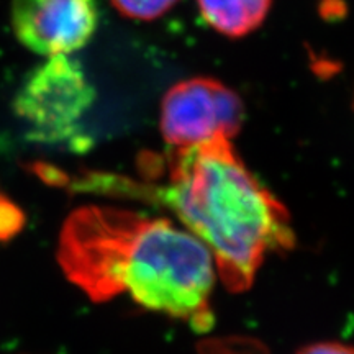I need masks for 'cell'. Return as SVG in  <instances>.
<instances>
[{"label": "cell", "instance_id": "1", "mask_svg": "<svg viewBox=\"0 0 354 354\" xmlns=\"http://www.w3.org/2000/svg\"><path fill=\"white\" fill-rule=\"evenodd\" d=\"M57 263L94 302L128 294L141 307L205 331L214 323L209 248L167 218L87 205L64 221Z\"/></svg>", "mask_w": 354, "mask_h": 354}, {"label": "cell", "instance_id": "2", "mask_svg": "<svg viewBox=\"0 0 354 354\" xmlns=\"http://www.w3.org/2000/svg\"><path fill=\"white\" fill-rule=\"evenodd\" d=\"M143 171L165 183L141 185L136 194L171 209L209 248L230 292L250 289L268 254L295 245L289 212L248 171L230 140L172 148L165 158H146Z\"/></svg>", "mask_w": 354, "mask_h": 354}, {"label": "cell", "instance_id": "3", "mask_svg": "<svg viewBox=\"0 0 354 354\" xmlns=\"http://www.w3.org/2000/svg\"><path fill=\"white\" fill-rule=\"evenodd\" d=\"M94 95L76 61L53 56L30 73L13 105L37 140L81 145L79 123L92 107Z\"/></svg>", "mask_w": 354, "mask_h": 354}, {"label": "cell", "instance_id": "4", "mask_svg": "<svg viewBox=\"0 0 354 354\" xmlns=\"http://www.w3.org/2000/svg\"><path fill=\"white\" fill-rule=\"evenodd\" d=\"M243 117V104L232 88L214 79L196 77L169 88L161 104L159 128L172 148H189L233 138Z\"/></svg>", "mask_w": 354, "mask_h": 354}, {"label": "cell", "instance_id": "5", "mask_svg": "<svg viewBox=\"0 0 354 354\" xmlns=\"http://www.w3.org/2000/svg\"><path fill=\"white\" fill-rule=\"evenodd\" d=\"M95 0H13L12 28L19 41L44 57L69 56L94 37Z\"/></svg>", "mask_w": 354, "mask_h": 354}, {"label": "cell", "instance_id": "6", "mask_svg": "<svg viewBox=\"0 0 354 354\" xmlns=\"http://www.w3.org/2000/svg\"><path fill=\"white\" fill-rule=\"evenodd\" d=\"M272 0H197L203 20L225 37L254 32L268 17Z\"/></svg>", "mask_w": 354, "mask_h": 354}, {"label": "cell", "instance_id": "7", "mask_svg": "<svg viewBox=\"0 0 354 354\" xmlns=\"http://www.w3.org/2000/svg\"><path fill=\"white\" fill-rule=\"evenodd\" d=\"M125 17L136 20H154L169 12L177 0H110Z\"/></svg>", "mask_w": 354, "mask_h": 354}, {"label": "cell", "instance_id": "8", "mask_svg": "<svg viewBox=\"0 0 354 354\" xmlns=\"http://www.w3.org/2000/svg\"><path fill=\"white\" fill-rule=\"evenodd\" d=\"M25 216L10 198L0 194V241L10 240L24 227Z\"/></svg>", "mask_w": 354, "mask_h": 354}, {"label": "cell", "instance_id": "9", "mask_svg": "<svg viewBox=\"0 0 354 354\" xmlns=\"http://www.w3.org/2000/svg\"><path fill=\"white\" fill-rule=\"evenodd\" d=\"M297 354H354V348L342 343H315L300 349Z\"/></svg>", "mask_w": 354, "mask_h": 354}]
</instances>
